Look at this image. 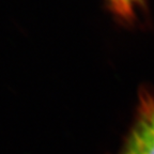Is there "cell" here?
I'll return each instance as SVG.
<instances>
[{"label":"cell","instance_id":"cell-1","mask_svg":"<svg viewBox=\"0 0 154 154\" xmlns=\"http://www.w3.org/2000/svg\"><path fill=\"white\" fill-rule=\"evenodd\" d=\"M120 154H154V99L144 96L137 120Z\"/></svg>","mask_w":154,"mask_h":154},{"label":"cell","instance_id":"cell-2","mask_svg":"<svg viewBox=\"0 0 154 154\" xmlns=\"http://www.w3.org/2000/svg\"><path fill=\"white\" fill-rule=\"evenodd\" d=\"M139 0H110L113 9L120 15L128 17L133 13V5Z\"/></svg>","mask_w":154,"mask_h":154}]
</instances>
